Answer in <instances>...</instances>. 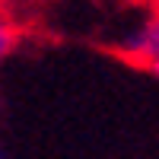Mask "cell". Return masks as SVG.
<instances>
[{
  "label": "cell",
  "instance_id": "1",
  "mask_svg": "<svg viewBox=\"0 0 159 159\" xmlns=\"http://www.w3.org/2000/svg\"><path fill=\"white\" fill-rule=\"evenodd\" d=\"M121 54L130 61H140V64H156L159 61V13L153 10L150 16H143L140 22H134L130 29L121 35Z\"/></svg>",
  "mask_w": 159,
  "mask_h": 159
},
{
  "label": "cell",
  "instance_id": "2",
  "mask_svg": "<svg viewBox=\"0 0 159 159\" xmlns=\"http://www.w3.org/2000/svg\"><path fill=\"white\" fill-rule=\"evenodd\" d=\"M19 19H16V7H10L7 0H0V67L10 61V54L19 45Z\"/></svg>",
  "mask_w": 159,
  "mask_h": 159
},
{
  "label": "cell",
  "instance_id": "3",
  "mask_svg": "<svg viewBox=\"0 0 159 159\" xmlns=\"http://www.w3.org/2000/svg\"><path fill=\"white\" fill-rule=\"evenodd\" d=\"M10 7H42V3H51V0H7Z\"/></svg>",
  "mask_w": 159,
  "mask_h": 159
},
{
  "label": "cell",
  "instance_id": "4",
  "mask_svg": "<svg viewBox=\"0 0 159 159\" xmlns=\"http://www.w3.org/2000/svg\"><path fill=\"white\" fill-rule=\"evenodd\" d=\"M124 3H150L153 7V0H124Z\"/></svg>",
  "mask_w": 159,
  "mask_h": 159
},
{
  "label": "cell",
  "instance_id": "5",
  "mask_svg": "<svg viewBox=\"0 0 159 159\" xmlns=\"http://www.w3.org/2000/svg\"><path fill=\"white\" fill-rule=\"evenodd\" d=\"M150 70H153V73L159 76V61H156V64H150Z\"/></svg>",
  "mask_w": 159,
  "mask_h": 159
},
{
  "label": "cell",
  "instance_id": "6",
  "mask_svg": "<svg viewBox=\"0 0 159 159\" xmlns=\"http://www.w3.org/2000/svg\"><path fill=\"white\" fill-rule=\"evenodd\" d=\"M153 10H156V13H159V0H153Z\"/></svg>",
  "mask_w": 159,
  "mask_h": 159
},
{
  "label": "cell",
  "instance_id": "7",
  "mask_svg": "<svg viewBox=\"0 0 159 159\" xmlns=\"http://www.w3.org/2000/svg\"><path fill=\"white\" fill-rule=\"evenodd\" d=\"M0 159H7V153H3V147H0Z\"/></svg>",
  "mask_w": 159,
  "mask_h": 159
}]
</instances>
